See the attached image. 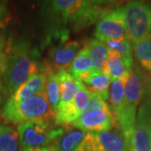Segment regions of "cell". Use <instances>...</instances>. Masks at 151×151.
<instances>
[{"label": "cell", "instance_id": "6da1fadb", "mask_svg": "<svg viewBox=\"0 0 151 151\" xmlns=\"http://www.w3.org/2000/svg\"><path fill=\"white\" fill-rule=\"evenodd\" d=\"M108 3L85 0H54L42 4L46 42L68 41L70 32H78L98 21Z\"/></svg>", "mask_w": 151, "mask_h": 151}, {"label": "cell", "instance_id": "7a4b0ae2", "mask_svg": "<svg viewBox=\"0 0 151 151\" xmlns=\"http://www.w3.org/2000/svg\"><path fill=\"white\" fill-rule=\"evenodd\" d=\"M6 67L4 76V101L9 99L19 86L41 71L40 52L25 40H18L5 46Z\"/></svg>", "mask_w": 151, "mask_h": 151}, {"label": "cell", "instance_id": "3957f363", "mask_svg": "<svg viewBox=\"0 0 151 151\" xmlns=\"http://www.w3.org/2000/svg\"><path fill=\"white\" fill-rule=\"evenodd\" d=\"M0 114L6 123L21 124L35 121L50 122L55 119V113L44 91L21 102L6 101Z\"/></svg>", "mask_w": 151, "mask_h": 151}, {"label": "cell", "instance_id": "277c9868", "mask_svg": "<svg viewBox=\"0 0 151 151\" xmlns=\"http://www.w3.org/2000/svg\"><path fill=\"white\" fill-rule=\"evenodd\" d=\"M146 79L147 76L145 72L139 67H134L125 86L124 111L122 117L116 123V125L122 129L127 139L136 124L137 108L141 98L145 95Z\"/></svg>", "mask_w": 151, "mask_h": 151}, {"label": "cell", "instance_id": "5b68a950", "mask_svg": "<svg viewBox=\"0 0 151 151\" xmlns=\"http://www.w3.org/2000/svg\"><path fill=\"white\" fill-rule=\"evenodd\" d=\"M128 39L136 45L151 35V4L130 1L122 6Z\"/></svg>", "mask_w": 151, "mask_h": 151}, {"label": "cell", "instance_id": "8992f818", "mask_svg": "<svg viewBox=\"0 0 151 151\" xmlns=\"http://www.w3.org/2000/svg\"><path fill=\"white\" fill-rule=\"evenodd\" d=\"M17 130L23 149H28L50 146L62 128L55 129L49 121H35L19 124Z\"/></svg>", "mask_w": 151, "mask_h": 151}, {"label": "cell", "instance_id": "52a82bcc", "mask_svg": "<svg viewBox=\"0 0 151 151\" xmlns=\"http://www.w3.org/2000/svg\"><path fill=\"white\" fill-rule=\"evenodd\" d=\"M94 35L100 41H120L128 39L122 6L108 8L97 22Z\"/></svg>", "mask_w": 151, "mask_h": 151}, {"label": "cell", "instance_id": "ba28073f", "mask_svg": "<svg viewBox=\"0 0 151 151\" xmlns=\"http://www.w3.org/2000/svg\"><path fill=\"white\" fill-rule=\"evenodd\" d=\"M86 151H129L128 139L117 125L107 131L88 133Z\"/></svg>", "mask_w": 151, "mask_h": 151}, {"label": "cell", "instance_id": "9c48e42d", "mask_svg": "<svg viewBox=\"0 0 151 151\" xmlns=\"http://www.w3.org/2000/svg\"><path fill=\"white\" fill-rule=\"evenodd\" d=\"M70 125L87 133H96L111 129L116 125V121L108 108L83 113Z\"/></svg>", "mask_w": 151, "mask_h": 151}, {"label": "cell", "instance_id": "30bf717a", "mask_svg": "<svg viewBox=\"0 0 151 151\" xmlns=\"http://www.w3.org/2000/svg\"><path fill=\"white\" fill-rule=\"evenodd\" d=\"M92 94V92L82 84L73 100L64 107L58 108L55 115V124L68 125L72 124L86 109L90 102Z\"/></svg>", "mask_w": 151, "mask_h": 151}, {"label": "cell", "instance_id": "8fae6325", "mask_svg": "<svg viewBox=\"0 0 151 151\" xmlns=\"http://www.w3.org/2000/svg\"><path fill=\"white\" fill-rule=\"evenodd\" d=\"M82 44L80 41H65L57 44L49 51V60L45 63L55 71L62 69H67L76 55L82 49Z\"/></svg>", "mask_w": 151, "mask_h": 151}, {"label": "cell", "instance_id": "7c38bea8", "mask_svg": "<svg viewBox=\"0 0 151 151\" xmlns=\"http://www.w3.org/2000/svg\"><path fill=\"white\" fill-rule=\"evenodd\" d=\"M87 132L76 128H62L50 146L54 151H86Z\"/></svg>", "mask_w": 151, "mask_h": 151}, {"label": "cell", "instance_id": "4fadbf2b", "mask_svg": "<svg viewBox=\"0 0 151 151\" xmlns=\"http://www.w3.org/2000/svg\"><path fill=\"white\" fill-rule=\"evenodd\" d=\"M45 87V75L41 68V71L32 76L29 80H27L23 85L18 88L16 92L7 101H11L14 103L21 102L23 100L28 99L40 92H44Z\"/></svg>", "mask_w": 151, "mask_h": 151}, {"label": "cell", "instance_id": "5bb4252c", "mask_svg": "<svg viewBox=\"0 0 151 151\" xmlns=\"http://www.w3.org/2000/svg\"><path fill=\"white\" fill-rule=\"evenodd\" d=\"M128 143L129 151H151V124L136 122Z\"/></svg>", "mask_w": 151, "mask_h": 151}, {"label": "cell", "instance_id": "9a60e30c", "mask_svg": "<svg viewBox=\"0 0 151 151\" xmlns=\"http://www.w3.org/2000/svg\"><path fill=\"white\" fill-rule=\"evenodd\" d=\"M129 78L113 80L109 88L108 101L109 108L116 123L122 117L124 111V92L125 86Z\"/></svg>", "mask_w": 151, "mask_h": 151}, {"label": "cell", "instance_id": "2e32d148", "mask_svg": "<svg viewBox=\"0 0 151 151\" xmlns=\"http://www.w3.org/2000/svg\"><path fill=\"white\" fill-rule=\"evenodd\" d=\"M42 70L45 75V92L51 108L56 113L60 102V81L58 71L52 70L47 64L42 65Z\"/></svg>", "mask_w": 151, "mask_h": 151}, {"label": "cell", "instance_id": "e0dca14e", "mask_svg": "<svg viewBox=\"0 0 151 151\" xmlns=\"http://www.w3.org/2000/svg\"><path fill=\"white\" fill-rule=\"evenodd\" d=\"M92 62V72L105 71V67L108 58V50L107 45L98 40H84Z\"/></svg>", "mask_w": 151, "mask_h": 151}, {"label": "cell", "instance_id": "ac0fdd59", "mask_svg": "<svg viewBox=\"0 0 151 151\" xmlns=\"http://www.w3.org/2000/svg\"><path fill=\"white\" fill-rule=\"evenodd\" d=\"M58 75L60 81V102L59 108H61L73 100L76 92L82 85V82L74 77L65 69L60 70Z\"/></svg>", "mask_w": 151, "mask_h": 151}, {"label": "cell", "instance_id": "d6986e66", "mask_svg": "<svg viewBox=\"0 0 151 151\" xmlns=\"http://www.w3.org/2000/svg\"><path fill=\"white\" fill-rule=\"evenodd\" d=\"M132 70L133 64H130L126 61L117 53L109 50L105 72H107L110 76L112 80L129 78Z\"/></svg>", "mask_w": 151, "mask_h": 151}, {"label": "cell", "instance_id": "ffe728a7", "mask_svg": "<svg viewBox=\"0 0 151 151\" xmlns=\"http://www.w3.org/2000/svg\"><path fill=\"white\" fill-rule=\"evenodd\" d=\"M112 78L105 71L92 72L88 76L84 78L81 82L86 84V87L93 93L98 94L105 101L108 99L109 88L111 86Z\"/></svg>", "mask_w": 151, "mask_h": 151}, {"label": "cell", "instance_id": "44dd1931", "mask_svg": "<svg viewBox=\"0 0 151 151\" xmlns=\"http://www.w3.org/2000/svg\"><path fill=\"white\" fill-rule=\"evenodd\" d=\"M66 70L74 77L81 81L92 73V60L90 57L89 51L85 45L76 55L72 63Z\"/></svg>", "mask_w": 151, "mask_h": 151}, {"label": "cell", "instance_id": "7402d4cb", "mask_svg": "<svg viewBox=\"0 0 151 151\" xmlns=\"http://www.w3.org/2000/svg\"><path fill=\"white\" fill-rule=\"evenodd\" d=\"M0 151H23L18 130L8 124H0Z\"/></svg>", "mask_w": 151, "mask_h": 151}, {"label": "cell", "instance_id": "603a6c76", "mask_svg": "<svg viewBox=\"0 0 151 151\" xmlns=\"http://www.w3.org/2000/svg\"><path fill=\"white\" fill-rule=\"evenodd\" d=\"M134 53L141 66L151 73V35L134 45Z\"/></svg>", "mask_w": 151, "mask_h": 151}, {"label": "cell", "instance_id": "cb8c5ba5", "mask_svg": "<svg viewBox=\"0 0 151 151\" xmlns=\"http://www.w3.org/2000/svg\"><path fill=\"white\" fill-rule=\"evenodd\" d=\"M107 45L108 50L122 56L126 61L133 64V45L129 39L123 40L120 41L113 40H105L103 41Z\"/></svg>", "mask_w": 151, "mask_h": 151}, {"label": "cell", "instance_id": "d4e9b609", "mask_svg": "<svg viewBox=\"0 0 151 151\" xmlns=\"http://www.w3.org/2000/svg\"><path fill=\"white\" fill-rule=\"evenodd\" d=\"M136 122L151 124V92L145 97L137 115Z\"/></svg>", "mask_w": 151, "mask_h": 151}, {"label": "cell", "instance_id": "484cf974", "mask_svg": "<svg viewBox=\"0 0 151 151\" xmlns=\"http://www.w3.org/2000/svg\"><path fill=\"white\" fill-rule=\"evenodd\" d=\"M11 21V14L8 3L0 1V29L6 28Z\"/></svg>", "mask_w": 151, "mask_h": 151}, {"label": "cell", "instance_id": "4316f807", "mask_svg": "<svg viewBox=\"0 0 151 151\" xmlns=\"http://www.w3.org/2000/svg\"><path fill=\"white\" fill-rule=\"evenodd\" d=\"M5 46L0 48V103L4 101V98H3V91H4V71H5L6 67Z\"/></svg>", "mask_w": 151, "mask_h": 151}, {"label": "cell", "instance_id": "83f0119b", "mask_svg": "<svg viewBox=\"0 0 151 151\" xmlns=\"http://www.w3.org/2000/svg\"><path fill=\"white\" fill-rule=\"evenodd\" d=\"M23 151H54L51 146L47 147H42V148H28V149H23Z\"/></svg>", "mask_w": 151, "mask_h": 151}, {"label": "cell", "instance_id": "f1b7e54d", "mask_svg": "<svg viewBox=\"0 0 151 151\" xmlns=\"http://www.w3.org/2000/svg\"><path fill=\"white\" fill-rule=\"evenodd\" d=\"M148 92H151V75L146 79L145 82V95Z\"/></svg>", "mask_w": 151, "mask_h": 151}, {"label": "cell", "instance_id": "f546056e", "mask_svg": "<svg viewBox=\"0 0 151 151\" xmlns=\"http://www.w3.org/2000/svg\"><path fill=\"white\" fill-rule=\"evenodd\" d=\"M6 45L5 41H4V40L3 39L2 37H0V48L1 47H4Z\"/></svg>", "mask_w": 151, "mask_h": 151}]
</instances>
